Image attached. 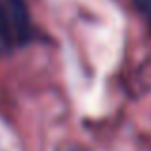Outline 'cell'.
I'll return each mask as SVG.
<instances>
[{
    "instance_id": "cell-2",
    "label": "cell",
    "mask_w": 151,
    "mask_h": 151,
    "mask_svg": "<svg viewBox=\"0 0 151 151\" xmlns=\"http://www.w3.org/2000/svg\"><path fill=\"white\" fill-rule=\"evenodd\" d=\"M15 44H19L17 35H15V27L12 23L10 12L6 8V2L0 0V48L2 50H10Z\"/></svg>"
},
{
    "instance_id": "cell-1",
    "label": "cell",
    "mask_w": 151,
    "mask_h": 151,
    "mask_svg": "<svg viewBox=\"0 0 151 151\" xmlns=\"http://www.w3.org/2000/svg\"><path fill=\"white\" fill-rule=\"evenodd\" d=\"M6 8L10 12L12 23L15 27V35H17L19 44H25L33 37V23H31L29 8H27L25 0H4Z\"/></svg>"
},
{
    "instance_id": "cell-3",
    "label": "cell",
    "mask_w": 151,
    "mask_h": 151,
    "mask_svg": "<svg viewBox=\"0 0 151 151\" xmlns=\"http://www.w3.org/2000/svg\"><path fill=\"white\" fill-rule=\"evenodd\" d=\"M130 2H132V6L138 10V14L145 19V23L151 29V0H130Z\"/></svg>"
}]
</instances>
